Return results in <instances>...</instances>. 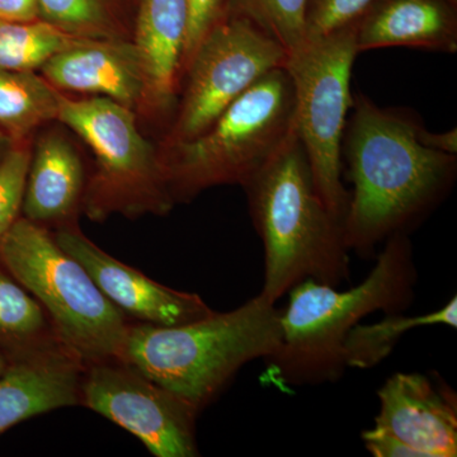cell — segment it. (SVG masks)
Listing matches in <instances>:
<instances>
[{
	"label": "cell",
	"instance_id": "1",
	"mask_svg": "<svg viewBox=\"0 0 457 457\" xmlns=\"http://www.w3.org/2000/svg\"><path fill=\"white\" fill-rule=\"evenodd\" d=\"M345 122L342 159L353 185L345 213L350 252L375 258L396 234L411 236L453 191L457 155L420 144L423 125L411 108L380 107L356 93Z\"/></svg>",
	"mask_w": 457,
	"mask_h": 457
},
{
	"label": "cell",
	"instance_id": "2",
	"mask_svg": "<svg viewBox=\"0 0 457 457\" xmlns=\"http://www.w3.org/2000/svg\"><path fill=\"white\" fill-rule=\"evenodd\" d=\"M368 278L348 290L306 279L279 309L281 341L264 359L263 380L281 390L337 383L345 375V338L376 312H404L414 302L418 272L411 237L384 243Z\"/></svg>",
	"mask_w": 457,
	"mask_h": 457
},
{
	"label": "cell",
	"instance_id": "3",
	"mask_svg": "<svg viewBox=\"0 0 457 457\" xmlns=\"http://www.w3.org/2000/svg\"><path fill=\"white\" fill-rule=\"evenodd\" d=\"M242 188L263 243L262 296L276 303L306 279L333 287L350 279L351 252L343 220L319 196L296 128Z\"/></svg>",
	"mask_w": 457,
	"mask_h": 457
},
{
	"label": "cell",
	"instance_id": "4",
	"mask_svg": "<svg viewBox=\"0 0 457 457\" xmlns=\"http://www.w3.org/2000/svg\"><path fill=\"white\" fill-rule=\"evenodd\" d=\"M279 341V309L258 294L234 311L179 326L130 323L121 362L203 411L246 363L266 359Z\"/></svg>",
	"mask_w": 457,
	"mask_h": 457
},
{
	"label": "cell",
	"instance_id": "5",
	"mask_svg": "<svg viewBox=\"0 0 457 457\" xmlns=\"http://www.w3.org/2000/svg\"><path fill=\"white\" fill-rule=\"evenodd\" d=\"M294 131V84L285 66H279L245 90L198 137L165 144L159 152L174 203H188L216 186L242 187Z\"/></svg>",
	"mask_w": 457,
	"mask_h": 457
},
{
	"label": "cell",
	"instance_id": "6",
	"mask_svg": "<svg viewBox=\"0 0 457 457\" xmlns=\"http://www.w3.org/2000/svg\"><path fill=\"white\" fill-rule=\"evenodd\" d=\"M0 263L41 303L56 338L84 368L122 360L128 317L46 228L20 216L0 239Z\"/></svg>",
	"mask_w": 457,
	"mask_h": 457
},
{
	"label": "cell",
	"instance_id": "7",
	"mask_svg": "<svg viewBox=\"0 0 457 457\" xmlns=\"http://www.w3.org/2000/svg\"><path fill=\"white\" fill-rule=\"evenodd\" d=\"M57 121L95 154V174L82 201L90 220H106L112 213L164 216L173 209L161 153L141 134L134 110L110 98L73 99L62 93Z\"/></svg>",
	"mask_w": 457,
	"mask_h": 457
},
{
	"label": "cell",
	"instance_id": "8",
	"mask_svg": "<svg viewBox=\"0 0 457 457\" xmlns=\"http://www.w3.org/2000/svg\"><path fill=\"white\" fill-rule=\"evenodd\" d=\"M357 55L353 27L306 41L284 65L294 84L295 128L315 188L343 224L351 192L342 183V139L353 104L351 78Z\"/></svg>",
	"mask_w": 457,
	"mask_h": 457
},
{
	"label": "cell",
	"instance_id": "9",
	"mask_svg": "<svg viewBox=\"0 0 457 457\" xmlns=\"http://www.w3.org/2000/svg\"><path fill=\"white\" fill-rule=\"evenodd\" d=\"M287 57L272 36L228 11L183 71L182 97L165 144L198 137L264 74L284 66Z\"/></svg>",
	"mask_w": 457,
	"mask_h": 457
},
{
	"label": "cell",
	"instance_id": "10",
	"mask_svg": "<svg viewBox=\"0 0 457 457\" xmlns=\"http://www.w3.org/2000/svg\"><path fill=\"white\" fill-rule=\"evenodd\" d=\"M80 404L131 433L155 457H196L201 413L179 394L121 361L84 369Z\"/></svg>",
	"mask_w": 457,
	"mask_h": 457
},
{
	"label": "cell",
	"instance_id": "11",
	"mask_svg": "<svg viewBox=\"0 0 457 457\" xmlns=\"http://www.w3.org/2000/svg\"><path fill=\"white\" fill-rule=\"evenodd\" d=\"M54 237L66 253L82 264L102 294L126 317L139 323L179 326L213 312L200 295L159 284L108 254L84 236L75 221L57 228Z\"/></svg>",
	"mask_w": 457,
	"mask_h": 457
},
{
	"label": "cell",
	"instance_id": "12",
	"mask_svg": "<svg viewBox=\"0 0 457 457\" xmlns=\"http://www.w3.org/2000/svg\"><path fill=\"white\" fill-rule=\"evenodd\" d=\"M378 398L372 429L404 442L420 457L457 455V395L435 372H396Z\"/></svg>",
	"mask_w": 457,
	"mask_h": 457
},
{
	"label": "cell",
	"instance_id": "13",
	"mask_svg": "<svg viewBox=\"0 0 457 457\" xmlns=\"http://www.w3.org/2000/svg\"><path fill=\"white\" fill-rule=\"evenodd\" d=\"M41 73L60 92L110 98L134 111L145 106V71L134 41L82 38L51 57Z\"/></svg>",
	"mask_w": 457,
	"mask_h": 457
},
{
	"label": "cell",
	"instance_id": "14",
	"mask_svg": "<svg viewBox=\"0 0 457 457\" xmlns=\"http://www.w3.org/2000/svg\"><path fill=\"white\" fill-rule=\"evenodd\" d=\"M84 369L62 345L12 359L0 378V436L29 418L80 404Z\"/></svg>",
	"mask_w": 457,
	"mask_h": 457
},
{
	"label": "cell",
	"instance_id": "15",
	"mask_svg": "<svg viewBox=\"0 0 457 457\" xmlns=\"http://www.w3.org/2000/svg\"><path fill=\"white\" fill-rule=\"evenodd\" d=\"M359 54L385 47L457 53V0H378L354 27Z\"/></svg>",
	"mask_w": 457,
	"mask_h": 457
},
{
	"label": "cell",
	"instance_id": "16",
	"mask_svg": "<svg viewBox=\"0 0 457 457\" xmlns=\"http://www.w3.org/2000/svg\"><path fill=\"white\" fill-rule=\"evenodd\" d=\"M187 0H140L134 44L146 78L145 106L168 113L176 104L187 35Z\"/></svg>",
	"mask_w": 457,
	"mask_h": 457
},
{
	"label": "cell",
	"instance_id": "17",
	"mask_svg": "<svg viewBox=\"0 0 457 457\" xmlns=\"http://www.w3.org/2000/svg\"><path fill=\"white\" fill-rule=\"evenodd\" d=\"M86 185L79 153L64 137L50 132L31 153L21 213L42 227L74 222Z\"/></svg>",
	"mask_w": 457,
	"mask_h": 457
},
{
	"label": "cell",
	"instance_id": "18",
	"mask_svg": "<svg viewBox=\"0 0 457 457\" xmlns=\"http://www.w3.org/2000/svg\"><path fill=\"white\" fill-rule=\"evenodd\" d=\"M62 92L36 71H0V130L14 143L57 121Z\"/></svg>",
	"mask_w": 457,
	"mask_h": 457
},
{
	"label": "cell",
	"instance_id": "19",
	"mask_svg": "<svg viewBox=\"0 0 457 457\" xmlns=\"http://www.w3.org/2000/svg\"><path fill=\"white\" fill-rule=\"evenodd\" d=\"M446 326L457 328V297L453 296L437 311L420 315L404 312L385 314L383 320L357 324L345 338V361L347 369L369 370L384 362L407 333L417 328Z\"/></svg>",
	"mask_w": 457,
	"mask_h": 457
},
{
	"label": "cell",
	"instance_id": "20",
	"mask_svg": "<svg viewBox=\"0 0 457 457\" xmlns=\"http://www.w3.org/2000/svg\"><path fill=\"white\" fill-rule=\"evenodd\" d=\"M55 345L62 343L41 303L0 263V351L12 360Z\"/></svg>",
	"mask_w": 457,
	"mask_h": 457
},
{
	"label": "cell",
	"instance_id": "21",
	"mask_svg": "<svg viewBox=\"0 0 457 457\" xmlns=\"http://www.w3.org/2000/svg\"><path fill=\"white\" fill-rule=\"evenodd\" d=\"M79 40L41 20H0V71H41L51 57Z\"/></svg>",
	"mask_w": 457,
	"mask_h": 457
},
{
	"label": "cell",
	"instance_id": "22",
	"mask_svg": "<svg viewBox=\"0 0 457 457\" xmlns=\"http://www.w3.org/2000/svg\"><path fill=\"white\" fill-rule=\"evenodd\" d=\"M38 20L73 37L125 38L112 0H38Z\"/></svg>",
	"mask_w": 457,
	"mask_h": 457
},
{
	"label": "cell",
	"instance_id": "23",
	"mask_svg": "<svg viewBox=\"0 0 457 457\" xmlns=\"http://www.w3.org/2000/svg\"><path fill=\"white\" fill-rule=\"evenodd\" d=\"M305 7L306 0H228V11L251 20L291 55L305 44Z\"/></svg>",
	"mask_w": 457,
	"mask_h": 457
},
{
	"label": "cell",
	"instance_id": "24",
	"mask_svg": "<svg viewBox=\"0 0 457 457\" xmlns=\"http://www.w3.org/2000/svg\"><path fill=\"white\" fill-rule=\"evenodd\" d=\"M378 0H306L305 42L353 29Z\"/></svg>",
	"mask_w": 457,
	"mask_h": 457
},
{
	"label": "cell",
	"instance_id": "25",
	"mask_svg": "<svg viewBox=\"0 0 457 457\" xmlns=\"http://www.w3.org/2000/svg\"><path fill=\"white\" fill-rule=\"evenodd\" d=\"M31 153L16 143L0 163V239L21 216Z\"/></svg>",
	"mask_w": 457,
	"mask_h": 457
},
{
	"label": "cell",
	"instance_id": "26",
	"mask_svg": "<svg viewBox=\"0 0 457 457\" xmlns=\"http://www.w3.org/2000/svg\"><path fill=\"white\" fill-rule=\"evenodd\" d=\"M228 9V0H187L188 23L182 57V74L201 41L227 14Z\"/></svg>",
	"mask_w": 457,
	"mask_h": 457
},
{
	"label": "cell",
	"instance_id": "27",
	"mask_svg": "<svg viewBox=\"0 0 457 457\" xmlns=\"http://www.w3.org/2000/svg\"><path fill=\"white\" fill-rule=\"evenodd\" d=\"M0 20L12 22L38 20V0H0Z\"/></svg>",
	"mask_w": 457,
	"mask_h": 457
},
{
	"label": "cell",
	"instance_id": "28",
	"mask_svg": "<svg viewBox=\"0 0 457 457\" xmlns=\"http://www.w3.org/2000/svg\"><path fill=\"white\" fill-rule=\"evenodd\" d=\"M418 139L420 144L437 152L457 155V129L445 132H431L427 130L425 125L418 130Z\"/></svg>",
	"mask_w": 457,
	"mask_h": 457
},
{
	"label": "cell",
	"instance_id": "29",
	"mask_svg": "<svg viewBox=\"0 0 457 457\" xmlns=\"http://www.w3.org/2000/svg\"><path fill=\"white\" fill-rule=\"evenodd\" d=\"M14 144L16 143L5 132L0 130V163H2L3 159L5 158V155L8 154L9 150L13 147Z\"/></svg>",
	"mask_w": 457,
	"mask_h": 457
},
{
	"label": "cell",
	"instance_id": "30",
	"mask_svg": "<svg viewBox=\"0 0 457 457\" xmlns=\"http://www.w3.org/2000/svg\"><path fill=\"white\" fill-rule=\"evenodd\" d=\"M12 360L9 359L4 352L0 351V378L7 372L9 365H11Z\"/></svg>",
	"mask_w": 457,
	"mask_h": 457
}]
</instances>
